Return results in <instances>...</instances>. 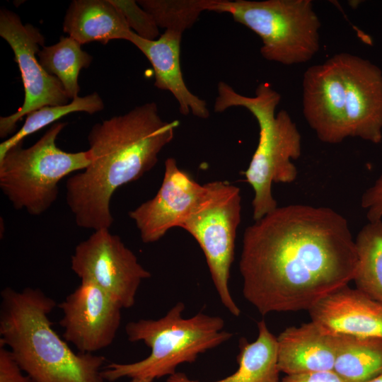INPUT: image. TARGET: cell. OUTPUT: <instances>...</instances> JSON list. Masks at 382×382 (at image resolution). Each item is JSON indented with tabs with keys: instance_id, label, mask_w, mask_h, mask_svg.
<instances>
[{
	"instance_id": "17",
	"label": "cell",
	"mask_w": 382,
	"mask_h": 382,
	"mask_svg": "<svg viewBox=\"0 0 382 382\" xmlns=\"http://www.w3.org/2000/svg\"><path fill=\"white\" fill-rule=\"evenodd\" d=\"M63 30L81 45L112 40L129 41L133 30L110 0H74L64 20Z\"/></svg>"
},
{
	"instance_id": "22",
	"label": "cell",
	"mask_w": 382,
	"mask_h": 382,
	"mask_svg": "<svg viewBox=\"0 0 382 382\" xmlns=\"http://www.w3.org/2000/svg\"><path fill=\"white\" fill-rule=\"evenodd\" d=\"M104 108V103L96 92L83 97L77 96L71 103L64 105L45 106L33 111L26 116L21 128L8 139L0 144V158L13 146L23 142L28 136L43 127L57 122L62 117L75 112L93 114Z\"/></svg>"
},
{
	"instance_id": "25",
	"label": "cell",
	"mask_w": 382,
	"mask_h": 382,
	"mask_svg": "<svg viewBox=\"0 0 382 382\" xmlns=\"http://www.w3.org/2000/svg\"><path fill=\"white\" fill-rule=\"evenodd\" d=\"M361 205L369 221L382 220V173L363 193Z\"/></svg>"
},
{
	"instance_id": "12",
	"label": "cell",
	"mask_w": 382,
	"mask_h": 382,
	"mask_svg": "<svg viewBox=\"0 0 382 382\" xmlns=\"http://www.w3.org/2000/svg\"><path fill=\"white\" fill-rule=\"evenodd\" d=\"M209 183L200 184L180 168L174 158L165 161L164 176L155 196L129 212L141 241H159L172 228L180 227L206 197Z\"/></svg>"
},
{
	"instance_id": "26",
	"label": "cell",
	"mask_w": 382,
	"mask_h": 382,
	"mask_svg": "<svg viewBox=\"0 0 382 382\" xmlns=\"http://www.w3.org/2000/svg\"><path fill=\"white\" fill-rule=\"evenodd\" d=\"M0 382H33L22 370L10 350L0 345Z\"/></svg>"
},
{
	"instance_id": "13",
	"label": "cell",
	"mask_w": 382,
	"mask_h": 382,
	"mask_svg": "<svg viewBox=\"0 0 382 382\" xmlns=\"http://www.w3.org/2000/svg\"><path fill=\"white\" fill-rule=\"evenodd\" d=\"M58 306L63 337L79 352L94 354L112 345L122 308L96 284L81 281Z\"/></svg>"
},
{
	"instance_id": "3",
	"label": "cell",
	"mask_w": 382,
	"mask_h": 382,
	"mask_svg": "<svg viewBox=\"0 0 382 382\" xmlns=\"http://www.w3.org/2000/svg\"><path fill=\"white\" fill-rule=\"evenodd\" d=\"M303 113L318 138L338 144L382 141V71L368 59L338 53L310 66L303 78Z\"/></svg>"
},
{
	"instance_id": "19",
	"label": "cell",
	"mask_w": 382,
	"mask_h": 382,
	"mask_svg": "<svg viewBox=\"0 0 382 382\" xmlns=\"http://www.w3.org/2000/svg\"><path fill=\"white\" fill-rule=\"evenodd\" d=\"M337 335L332 371L344 382H367L382 374V337Z\"/></svg>"
},
{
	"instance_id": "23",
	"label": "cell",
	"mask_w": 382,
	"mask_h": 382,
	"mask_svg": "<svg viewBox=\"0 0 382 382\" xmlns=\"http://www.w3.org/2000/svg\"><path fill=\"white\" fill-rule=\"evenodd\" d=\"M216 0H139L138 4L154 19L158 28L183 34L210 9Z\"/></svg>"
},
{
	"instance_id": "20",
	"label": "cell",
	"mask_w": 382,
	"mask_h": 382,
	"mask_svg": "<svg viewBox=\"0 0 382 382\" xmlns=\"http://www.w3.org/2000/svg\"><path fill=\"white\" fill-rule=\"evenodd\" d=\"M81 45L69 36H62L56 44L44 46L37 53L42 68L59 80L71 100L79 96L80 71L88 68L93 60V57L83 50Z\"/></svg>"
},
{
	"instance_id": "4",
	"label": "cell",
	"mask_w": 382,
	"mask_h": 382,
	"mask_svg": "<svg viewBox=\"0 0 382 382\" xmlns=\"http://www.w3.org/2000/svg\"><path fill=\"white\" fill-rule=\"evenodd\" d=\"M56 301L38 288L1 292L0 345L33 382H105V358L76 353L52 328Z\"/></svg>"
},
{
	"instance_id": "7",
	"label": "cell",
	"mask_w": 382,
	"mask_h": 382,
	"mask_svg": "<svg viewBox=\"0 0 382 382\" xmlns=\"http://www.w3.org/2000/svg\"><path fill=\"white\" fill-rule=\"evenodd\" d=\"M66 125L54 123L31 146L19 143L0 158V188L15 209L33 216L45 213L57 198L59 182L91 163L88 150L70 153L57 147Z\"/></svg>"
},
{
	"instance_id": "9",
	"label": "cell",
	"mask_w": 382,
	"mask_h": 382,
	"mask_svg": "<svg viewBox=\"0 0 382 382\" xmlns=\"http://www.w3.org/2000/svg\"><path fill=\"white\" fill-rule=\"evenodd\" d=\"M209 185L206 197L180 228L199 245L223 306L238 317L241 309L231 296L228 282L241 220V190L226 181L209 182Z\"/></svg>"
},
{
	"instance_id": "21",
	"label": "cell",
	"mask_w": 382,
	"mask_h": 382,
	"mask_svg": "<svg viewBox=\"0 0 382 382\" xmlns=\"http://www.w3.org/2000/svg\"><path fill=\"white\" fill-rule=\"evenodd\" d=\"M356 288L382 302V220L369 221L355 239Z\"/></svg>"
},
{
	"instance_id": "11",
	"label": "cell",
	"mask_w": 382,
	"mask_h": 382,
	"mask_svg": "<svg viewBox=\"0 0 382 382\" xmlns=\"http://www.w3.org/2000/svg\"><path fill=\"white\" fill-rule=\"evenodd\" d=\"M0 35L12 49L24 87V102L12 115L0 117V137L14 132L23 116L45 106L68 104L69 97L59 80L48 74L37 59L45 37L33 25L23 24L19 16L7 9L0 11Z\"/></svg>"
},
{
	"instance_id": "27",
	"label": "cell",
	"mask_w": 382,
	"mask_h": 382,
	"mask_svg": "<svg viewBox=\"0 0 382 382\" xmlns=\"http://www.w3.org/2000/svg\"><path fill=\"white\" fill-rule=\"evenodd\" d=\"M280 382H344L333 371L286 375Z\"/></svg>"
},
{
	"instance_id": "14",
	"label": "cell",
	"mask_w": 382,
	"mask_h": 382,
	"mask_svg": "<svg viewBox=\"0 0 382 382\" xmlns=\"http://www.w3.org/2000/svg\"><path fill=\"white\" fill-rule=\"evenodd\" d=\"M308 311L311 321L325 333L382 337V302L348 284Z\"/></svg>"
},
{
	"instance_id": "29",
	"label": "cell",
	"mask_w": 382,
	"mask_h": 382,
	"mask_svg": "<svg viewBox=\"0 0 382 382\" xmlns=\"http://www.w3.org/2000/svg\"><path fill=\"white\" fill-rule=\"evenodd\" d=\"M367 382H382V374Z\"/></svg>"
},
{
	"instance_id": "5",
	"label": "cell",
	"mask_w": 382,
	"mask_h": 382,
	"mask_svg": "<svg viewBox=\"0 0 382 382\" xmlns=\"http://www.w3.org/2000/svg\"><path fill=\"white\" fill-rule=\"evenodd\" d=\"M280 100V94L266 82L258 85L254 96L241 95L224 81L217 85L214 112L242 107L253 115L258 124V144L243 172L246 182L254 192V221L278 207L272 192V184L291 183L298 175L292 161L301 156V137L287 111L281 110L276 113Z\"/></svg>"
},
{
	"instance_id": "6",
	"label": "cell",
	"mask_w": 382,
	"mask_h": 382,
	"mask_svg": "<svg viewBox=\"0 0 382 382\" xmlns=\"http://www.w3.org/2000/svg\"><path fill=\"white\" fill-rule=\"evenodd\" d=\"M185 304L177 303L163 317L140 319L125 325L128 340L141 342L151 349L145 359L132 363H110L104 366L105 381L122 378L154 380L175 373L177 366L194 362L200 354L229 340L233 333L224 330L219 316L202 312L183 318Z\"/></svg>"
},
{
	"instance_id": "18",
	"label": "cell",
	"mask_w": 382,
	"mask_h": 382,
	"mask_svg": "<svg viewBox=\"0 0 382 382\" xmlns=\"http://www.w3.org/2000/svg\"><path fill=\"white\" fill-rule=\"evenodd\" d=\"M258 335L253 342L240 340L237 357L238 368L233 374L212 382H280L277 362V337L265 320L257 323ZM166 382H201L189 378L183 373H175Z\"/></svg>"
},
{
	"instance_id": "10",
	"label": "cell",
	"mask_w": 382,
	"mask_h": 382,
	"mask_svg": "<svg viewBox=\"0 0 382 382\" xmlns=\"http://www.w3.org/2000/svg\"><path fill=\"white\" fill-rule=\"evenodd\" d=\"M71 268L81 281L96 284L122 309L134 305L141 284L151 276L108 228L93 231L75 247Z\"/></svg>"
},
{
	"instance_id": "8",
	"label": "cell",
	"mask_w": 382,
	"mask_h": 382,
	"mask_svg": "<svg viewBox=\"0 0 382 382\" xmlns=\"http://www.w3.org/2000/svg\"><path fill=\"white\" fill-rule=\"evenodd\" d=\"M210 11L227 13L261 39V55L284 65L310 61L321 26L311 0H216Z\"/></svg>"
},
{
	"instance_id": "28",
	"label": "cell",
	"mask_w": 382,
	"mask_h": 382,
	"mask_svg": "<svg viewBox=\"0 0 382 382\" xmlns=\"http://www.w3.org/2000/svg\"><path fill=\"white\" fill-rule=\"evenodd\" d=\"M152 381L153 380L149 379V378H132L130 382H152Z\"/></svg>"
},
{
	"instance_id": "1",
	"label": "cell",
	"mask_w": 382,
	"mask_h": 382,
	"mask_svg": "<svg viewBox=\"0 0 382 382\" xmlns=\"http://www.w3.org/2000/svg\"><path fill=\"white\" fill-rule=\"evenodd\" d=\"M355 240L346 219L326 207H277L245 230L243 294L262 316L308 311L353 280Z\"/></svg>"
},
{
	"instance_id": "16",
	"label": "cell",
	"mask_w": 382,
	"mask_h": 382,
	"mask_svg": "<svg viewBox=\"0 0 382 382\" xmlns=\"http://www.w3.org/2000/svg\"><path fill=\"white\" fill-rule=\"evenodd\" d=\"M277 342L278 366L286 375L333 370L337 335L325 333L312 321L286 328Z\"/></svg>"
},
{
	"instance_id": "2",
	"label": "cell",
	"mask_w": 382,
	"mask_h": 382,
	"mask_svg": "<svg viewBox=\"0 0 382 382\" xmlns=\"http://www.w3.org/2000/svg\"><path fill=\"white\" fill-rule=\"evenodd\" d=\"M175 129L152 102L95 124L88 134L91 163L66 183V203L76 225L93 231L110 229L114 192L154 167Z\"/></svg>"
},
{
	"instance_id": "15",
	"label": "cell",
	"mask_w": 382,
	"mask_h": 382,
	"mask_svg": "<svg viewBox=\"0 0 382 382\" xmlns=\"http://www.w3.org/2000/svg\"><path fill=\"white\" fill-rule=\"evenodd\" d=\"M181 39L182 33L166 30L155 40L141 38L133 32L129 42L149 59L154 71V86L174 96L179 112L207 119L210 113L206 101L193 94L183 79L180 59Z\"/></svg>"
},
{
	"instance_id": "24",
	"label": "cell",
	"mask_w": 382,
	"mask_h": 382,
	"mask_svg": "<svg viewBox=\"0 0 382 382\" xmlns=\"http://www.w3.org/2000/svg\"><path fill=\"white\" fill-rule=\"evenodd\" d=\"M124 16L131 30L141 38L155 40L159 30L153 17L143 9L136 1L110 0Z\"/></svg>"
}]
</instances>
